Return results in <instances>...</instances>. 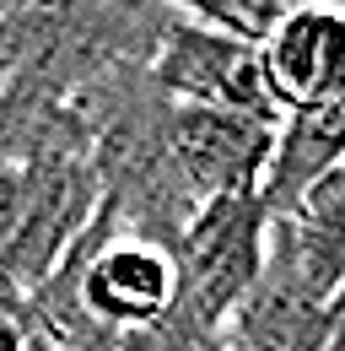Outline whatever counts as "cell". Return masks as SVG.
<instances>
[{
  "label": "cell",
  "instance_id": "obj_1",
  "mask_svg": "<svg viewBox=\"0 0 345 351\" xmlns=\"http://www.w3.org/2000/svg\"><path fill=\"white\" fill-rule=\"evenodd\" d=\"M60 265L76 281V303L114 335L146 330L178 303V265H172V254L146 243V238L119 232L103 206L86 221V232L65 249Z\"/></svg>",
  "mask_w": 345,
  "mask_h": 351
},
{
  "label": "cell",
  "instance_id": "obj_2",
  "mask_svg": "<svg viewBox=\"0 0 345 351\" xmlns=\"http://www.w3.org/2000/svg\"><path fill=\"white\" fill-rule=\"evenodd\" d=\"M264 249H270V211L259 195H227V200L200 206V217L183 227L178 249H172L178 303L200 324L221 330L259 281Z\"/></svg>",
  "mask_w": 345,
  "mask_h": 351
},
{
  "label": "cell",
  "instance_id": "obj_3",
  "mask_svg": "<svg viewBox=\"0 0 345 351\" xmlns=\"http://www.w3.org/2000/svg\"><path fill=\"white\" fill-rule=\"evenodd\" d=\"M151 82L168 103L281 119V108L270 103L264 76H259V49L243 44V38H227L216 27H200V22L178 16V11L168 16L162 44L151 54Z\"/></svg>",
  "mask_w": 345,
  "mask_h": 351
},
{
  "label": "cell",
  "instance_id": "obj_4",
  "mask_svg": "<svg viewBox=\"0 0 345 351\" xmlns=\"http://www.w3.org/2000/svg\"><path fill=\"white\" fill-rule=\"evenodd\" d=\"M275 125L281 119L168 103L162 141H168L172 168L194 189V200L211 206V200H227V195H259V178L270 168V152H275Z\"/></svg>",
  "mask_w": 345,
  "mask_h": 351
},
{
  "label": "cell",
  "instance_id": "obj_5",
  "mask_svg": "<svg viewBox=\"0 0 345 351\" xmlns=\"http://www.w3.org/2000/svg\"><path fill=\"white\" fill-rule=\"evenodd\" d=\"M27 173V195H22V217L16 232L0 249V276L16 292H33L54 265L65 260V249L86 232V221L97 217L103 184L92 157H60V162H33Z\"/></svg>",
  "mask_w": 345,
  "mask_h": 351
},
{
  "label": "cell",
  "instance_id": "obj_6",
  "mask_svg": "<svg viewBox=\"0 0 345 351\" xmlns=\"http://www.w3.org/2000/svg\"><path fill=\"white\" fill-rule=\"evenodd\" d=\"M259 76L281 114L324 108L345 97V11L297 5L259 38Z\"/></svg>",
  "mask_w": 345,
  "mask_h": 351
},
{
  "label": "cell",
  "instance_id": "obj_7",
  "mask_svg": "<svg viewBox=\"0 0 345 351\" xmlns=\"http://www.w3.org/2000/svg\"><path fill=\"white\" fill-rule=\"evenodd\" d=\"M221 341L227 351H329V313L297 281V270L275 238V221H270L264 270L248 287V298L232 308V319L221 324Z\"/></svg>",
  "mask_w": 345,
  "mask_h": 351
},
{
  "label": "cell",
  "instance_id": "obj_8",
  "mask_svg": "<svg viewBox=\"0 0 345 351\" xmlns=\"http://www.w3.org/2000/svg\"><path fill=\"white\" fill-rule=\"evenodd\" d=\"M270 221L297 281L329 308V298L345 287V162H335L286 217Z\"/></svg>",
  "mask_w": 345,
  "mask_h": 351
},
{
  "label": "cell",
  "instance_id": "obj_9",
  "mask_svg": "<svg viewBox=\"0 0 345 351\" xmlns=\"http://www.w3.org/2000/svg\"><path fill=\"white\" fill-rule=\"evenodd\" d=\"M162 5H172L178 16H189L200 27L227 33V38H243V44H259L297 5H340L345 11V0H162Z\"/></svg>",
  "mask_w": 345,
  "mask_h": 351
},
{
  "label": "cell",
  "instance_id": "obj_10",
  "mask_svg": "<svg viewBox=\"0 0 345 351\" xmlns=\"http://www.w3.org/2000/svg\"><path fill=\"white\" fill-rule=\"evenodd\" d=\"M119 351H227V341H221V330L200 324L183 303H172L157 324L119 335Z\"/></svg>",
  "mask_w": 345,
  "mask_h": 351
},
{
  "label": "cell",
  "instance_id": "obj_11",
  "mask_svg": "<svg viewBox=\"0 0 345 351\" xmlns=\"http://www.w3.org/2000/svg\"><path fill=\"white\" fill-rule=\"evenodd\" d=\"M22 195H27V173H22L16 162H5V157H0V249H5V238L16 232Z\"/></svg>",
  "mask_w": 345,
  "mask_h": 351
},
{
  "label": "cell",
  "instance_id": "obj_12",
  "mask_svg": "<svg viewBox=\"0 0 345 351\" xmlns=\"http://www.w3.org/2000/svg\"><path fill=\"white\" fill-rule=\"evenodd\" d=\"M324 313H329V351H345V287L329 298Z\"/></svg>",
  "mask_w": 345,
  "mask_h": 351
},
{
  "label": "cell",
  "instance_id": "obj_13",
  "mask_svg": "<svg viewBox=\"0 0 345 351\" xmlns=\"http://www.w3.org/2000/svg\"><path fill=\"white\" fill-rule=\"evenodd\" d=\"M0 351H27L22 324H16V319H5V313H0Z\"/></svg>",
  "mask_w": 345,
  "mask_h": 351
},
{
  "label": "cell",
  "instance_id": "obj_14",
  "mask_svg": "<svg viewBox=\"0 0 345 351\" xmlns=\"http://www.w3.org/2000/svg\"><path fill=\"white\" fill-rule=\"evenodd\" d=\"M22 5H27V0H0V22H5V16H16Z\"/></svg>",
  "mask_w": 345,
  "mask_h": 351
}]
</instances>
